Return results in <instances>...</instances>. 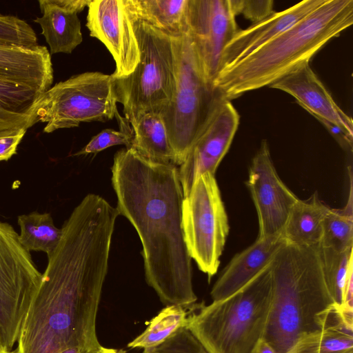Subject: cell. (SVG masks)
<instances>
[{"mask_svg":"<svg viewBox=\"0 0 353 353\" xmlns=\"http://www.w3.org/2000/svg\"><path fill=\"white\" fill-rule=\"evenodd\" d=\"M86 26L90 35L111 53L116 64L113 78L128 76L134 70L139 49L125 0H90Z\"/></svg>","mask_w":353,"mask_h":353,"instance_id":"5bb4252c","label":"cell"},{"mask_svg":"<svg viewBox=\"0 0 353 353\" xmlns=\"http://www.w3.org/2000/svg\"><path fill=\"white\" fill-rule=\"evenodd\" d=\"M42 281L19 234L0 221V348L11 350Z\"/></svg>","mask_w":353,"mask_h":353,"instance_id":"30bf717a","label":"cell"},{"mask_svg":"<svg viewBox=\"0 0 353 353\" xmlns=\"http://www.w3.org/2000/svg\"><path fill=\"white\" fill-rule=\"evenodd\" d=\"M253 353H276L264 340H261Z\"/></svg>","mask_w":353,"mask_h":353,"instance_id":"e575fe53","label":"cell"},{"mask_svg":"<svg viewBox=\"0 0 353 353\" xmlns=\"http://www.w3.org/2000/svg\"><path fill=\"white\" fill-rule=\"evenodd\" d=\"M318 246L285 243L270 264L272 303L263 340L276 353H288L300 338L323 329L337 306Z\"/></svg>","mask_w":353,"mask_h":353,"instance_id":"3957f363","label":"cell"},{"mask_svg":"<svg viewBox=\"0 0 353 353\" xmlns=\"http://www.w3.org/2000/svg\"><path fill=\"white\" fill-rule=\"evenodd\" d=\"M0 353H19L17 348L14 350H7L2 348H0Z\"/></svg>","mask_w":353,"mask_h":353,"instance_id":"d590c367","label":"cell"},{"mask_svg":"<svg viewBox=\"0 0 353 353\" xmlns=\"http://www.w3.org/2000/svg\"><path fill=\"white\" fill-rule=\"evenodd\" d=\"M330 209L319 199L317 192L307 200L299 199L292 208L281 233L285 242L300 246H318Z\"/></svg>","mask_w":353,"mask_h":353,"instance_id":"44dd1931","label":"cell"},{"mask_svg":"<svg viewBox=\"0 0 353 353\" xmlns=\"http://www.w3.org/2000/svg\"><path fill=\"white\" fill-rule=\"evenodd\" d=\"M350 192L346 205L341 209L331 208L323 223L319 246L343 250L353 247L352 172L349 168Z\"/></svg>","mask_w":353,"mask_h":353,"instance_id":"484cf974","label":"cell"},{"mask_svg":"<svg viewBox=\"0 0 353 353\" xmlns=\"http://www.w3.org/2000/svg\"><path fill=\"white\" fill-rule=\"evenodd\" d=\"M325 0H305L245 30H239L225 46L221 59L220 72L248 57L254 51L290 28L312 13Z\"/></svg>","mask_w":353,"mask_h":353,"instance_id":"2e32d148","label":"cell"},{"mask_svg":"<svg viewBox=\"0 0 353 353\" xmlns=\"http://www.w3.org/2000/svg\"><path fill=\"white\" fill-rule=\"evenodd\" d=\"M20 227L19 240L29 252L41 251L50 256L57 248L62 230L57 228L48 212H31L17 218Z\"/></svg>","mask_w":353,"mask_h":353,"instance_id":"d4e9b609","label":"cell"},{"mask_svg":"<svg viewBox=\"0 0 353 353\" xmlns=\"http://www.w3.org/2000/svg\"><path fill=\"white\" fill-rule=\"evenodd\" d=\"M352 332L336 306L323 329L300 338L288 353H353Z\"/></svg>","mask_w":353,"mask_h":353,"instance_id":"7402d4cb","label":"cell"},{"mask_svg":"<svg viewBox=\"0 0 353 353\" xmlns=\"http://www.w3.org/2000/svg\"><path fill=\"white\" fill-rule=\"evenodd\" d=\"M114 349L106 348L102 345L96 348L73 347L69 348L61 353H114Z\"/></svg>","mask_w":353,"mask_h":353,"instance_id":"836d02e7","label":"cell"},{"mask_svg":"<svg viewBox=\"0 0 353 353\" xmlns=\"http://www.w3.org/2000/svg\"><path fill=\"white\" fill-rule=\"evenodd\" d=\"M247 186L256 210L257 238L281 234L299 198L279 176L265 140L252 160Z\"/></svg>","mask_w":353,"mask_h":353,"instance_id":"4fadbf2b","label":"cell"},{"mask_svg":"<svg viewBox=\"0 0 353 353\" xmlns=\"http://www.w3.org/2000/svg\"><path fill=\"white\" fill-rule=\"evenodd\" d=\"M132 138V132L123 130L117 131L110 128L105 129L93 137L76 155L97 154L106 148L118 145H124L126 148H129Z\"/></svg>","mask_w":353,"mask_h":353,"instance_id":"4dcf8cb0","label":"cell"},{"mask_svg":"<svg viewBox=\"0 0 353 353\" xmlns=\"http://www.w3.org/2000/svg\"><path fill=\"white\" fill-rule=\"evenodd\" d=\"M0 77L46 91L54 79L49 50L40 45L34 48L0 45Z\"/></svg>","mask_w":353,"mask_h":353,"instance_id":"d6986e66","label":"cell"},{"mask_svg":"<svg viewBox=\"0 0 353 353\" xmlns=\"http://www.w3.org/2000/svg\"><path fill=\"white\" fill-rule=\"evenodd\" d=\"M353 23V0H325L312 13L235 64L222 70L214 88L231 101L270 86L312 57Z\"/></svg>","mask_w":353,"mask_h":353,"instance_id":"277c9868","label":"cell"},{"mask_svg":"<svg viewBox=\"0 0 353 353\" xmlns=\"http://www.w3.org/2000/svg\"><path fill=\"white\" fill-rule=\"evenodd\" d=\"M0 45L34 48L39 44L35 31L26 21L0 14Z\"/></svg>","mask_w":353,"mask_h":353,"instance_id":"f1b7e54d","label":"cell"},{"mask_svg":"<svg viewBox=\"0 0 353 353\" xmlns=\"http://www.w3.org/2000/svg\"><path fill=\"white\" fill-rule=\"evenodd\" d=\"M230 3L236 16L241 14L253 24L274 12L272 0H230Z\"/></svg>","mask_w":353,"mask_h":353,"instance_id":"1f68e13d","label":"cell"},{"mask_svg":"<svg viewBox=\"0 0 353 353\" xmlns=\"http://www.w3.org/2000/svg\"><path fill=\"white\" fill-rule=\"evenodd\" d=\"M270 264L232 294L188 315L187 327L208 353H253L263 340L272 303Z\"/></svg>","mask_w":353,"mask_h":353,"instance_id":"5b68a950","label":"cell"},{"mask_svg":"<svg viewBox=\"0 0 353 353\" xmlns=\"http://www.w3.org/2000/svg\"><path fill=\"white\" fill-rule=\"evenodd\" d=\"M181 226L188 253L208 281L217 272L229 223L215 175L205 172L184 197Z\"/></svg>","mask_w":353,"mask_h":353,"instance_id":"9c48e42d","label":"cell"},{"mask_svg":"<svg viewBox=\"0 0 353 353\" xmlns=\"http://www.w3.org/2000/svg\"><path fill=\"white\" fill-rule=\"evenodd\" d=\"M128 12L139 61L131 74L114 78V83L117 102L131 124L143 113L160 114L170 103L176 90V65L171 37Z\"/></svg>","mask_w":353,"mask_h":353,"instance_id":"8992f818","label":"cell"},{"mask_svg":"<svg viewBox=\"0 0 353 353\" xmlns=\"http://www.w3.org/2000/svg\"><path fill=\"white\" fill-rule=\"evenodd\" d=\"M235 17L230 0H188V34L205 78L213 87L223 52L239 30Z\"/></svg>","mask_w":353,"mask_h":353,"instance_id":"8fae6325","label":"cell"},{"mask_svg":"<svg viewBox=\"0 0 353 353\" xmlns=\"http://www.w3.org/2000/svg\"><path fill=\"white\" fill-rule=\"evenodd\" d=\"M116 208L88 194L63 225L18 339L19 353L96 348L97 316L115 222Z\"/></svg>","mask_w":353,"mask_h":353,"instance_id":"6da1fadb","label":"cell"},{"mask_svg":"<svg viewBox=\"0 0 353 353\" xmlns=\"http://www.w3.org/2000/svg\"><path fill=\"white\" fill-rule=\"evenodd\" d=\"M270 87L292 95L325 125L333 124L353 139L352 119L334 101L311 68L310 62L301 65Z\"/></svg>","mask_w":353,"mask_h":353,"instance_id":"9a60e30c","label":"cell"},{"mask_svg":"<svg viewBox=\"0 0 353 353\" xmlns=\"http://www.w3.org/2000/svg\"><path fill=\"white\" fill-rule=\"evenodd\" d=\"M117 98L114 78L100 72H85L56 83L44 92L35 112L43 132L78 127L81 123L105 122L116 117Z\"/></svg>","mask_w":353,"mask_h":353,"instance_id":"ba28073f","label":"cell"},{"mask_svg":"<svg viewBox=\"0 0 353 353\" xmlns=\"http://www.w3.org/2000/svg\"><path fill=\"white\" fill-rule=\"evenodd\" d=\"M188 315L185 308L181 305H166L128 347L144 350L159 345L186 323Z\"/></svg>","mask_w":353,"mask_h":353,"instance_id":"4316f807","label":"cell"},{"mask_svg":"<svg viewBox=\"0 0 353 353\" xmlns=\"http://www.w3.org/2000/svg\"><path fill=\"white\" fill-rule=\"evenodd\" d=\"M90 0H39L41 12L34 21L41 28V34L50 47V55L70 54L81 43L83 37L78 13Z\"/></svg>","mask_w":353,"mask_h":353,"instance_id":"ac0fdd59","label":"cell"},{"mask_svg":"<svg viewBox=\"0 0 353 353\" xmlns=\"http://www.w3.org/2000/svg\"><path fill=\"white\" fill-rule=\"evenodd\" d=\"M285 243L281 234L257 238L236 254L214 284L210 292L212 301L223 299L243 288L272 263Z\"/></svg>","mask_w":353,"mask_h":353,"instance_id":"e0dca14e","label":"cell"},{"mask_svg":"<svg viewBox=\"0 0 353 353\" xmlns=\"http://www.w3.org/2000/svg\"><path fill=\"white\" fill-rule=\"evenodd\" d=\"M239 123V114L231 103L221 95L216 101L204 124L178 167L184 197L196 178L210 172L215 175L228 152Z\"/></svg>","mask_w":353,"mask_h":353,"instance_id":"7c38bea8","label":"cell"},{"mask_svg":"<svg viewBox=\"0 0 353 353\" xmlns=\"http://www.w3.org/2000/svg\"><path fill=\"white\" fill-rule=\"evenodd\" d=\"M176 65V90L160 113L179 166L221 94L205 78L188 32L170 36Z\"/></svg>","mask_w":353,"mask_h":353,"instance_id":"52a82bcc","label":"cell"},{"mask_svg":"<svg viewBox=\"0 0 353 353\" xmlns=\"http://www.w3.org/2000/svg\"><path fill=\"white\" fill-rule=\"evenodd\" d=\"M128 10L170 36L188 32V0H125Z\"/></svg>","mask_w":353,"mask_h":353,"instance_id":"cb8c5ba5","label":"cell"},{"mask_svg":"<svg viewBox=\"0 0 353 353\" xmlns=\"http://www.w3.org/2000/svg\"><path fill=\"white\" fill-rule=\"evenodd\" d=\"M111 172L116 208L142 244L147 283L166 305L192 308L197 296L181 226L184 195L178 166L150 161L125 148L114 154Z\"/></svg>","mask_w":353,"mask_h":353,"instance_id":"7a4b0ae2","label":"cell"},{"mask_svg":"<svg viewBox=\"0 0 353 353\" xmlns=\"http://www.w3.org/2000/svg\"><path fill=\"white\" fill-rule=\"evenodd\" d=\"M116 353H127V352L123 350H116Z\"/></svg>","mask_w":353,"mask_h":353,"instance_id":"8d00e7d4","label":"cell"},{"mask_svg":"<svg viewBox=\"0 0 353 353\" xmlns=\"http://www.w3.org/2000/svg\"><path fill=\"white\" fill-rule=\"evenodd\" d=\"M130 125L132 134L130 148L150 161L175 165V156L159 113H143Z\"/></svg>","mask_w":353,"mask_h":353,"instance_id":"603a6c76","label":"cell"},{"mask_svg":"<svg viewBox=\"0 0 353 353\" xmlns=\"http://www.w3.org/2000/svg\"><path fill=\"white\" fill-rule=\"evenodd\" d=\"M143 353H208L192 334L186 323L159 345Z\"/></svg>","mask_w":353,"mask_h":353,"instance_id":"f546056e","label":"cell"},{"mask_svg":"<svg viewBox=\"0 0 353 353\" xmlns=\"http://www.w3.org/2000/svg\"><path fill=\"white\" fill-rule=\"evenodd\" d=\"M44 92L0 77V137L27 130L36 123L35 112Z\"/></svg>","mask_w":353,"mask_h":353,"instance_id":"ffe728a7","label":"cell"},{"mask_svg":"<svg viewBox=\"0 0 353 353\" xmlns=\"http://www.w3.org/2000/svg\"><path fill=\"white\" fill-rule=\"evenodd\" d=\"M318 250L326 284L337 307H340L346 279L353 268V247L339 250L319 245Z\"/></svg>","mask_w":353,"mask_h":353,"instance_id":"83f0119b","label":"cell"},{"mask_svg":"<svg viewBox=\"0 0 353 353\" xmlns=\"http://www.w3.org/2000/svg\"><path fill=\"white\" fill-rule=\"evenodd\" d=\"M27 130L0 137V161H7L17 153V148Z\"/></svg>","mask_w":353,"mask_h":353,"instance_id":"d6a6232c","label":"cell"}]
</instances>
